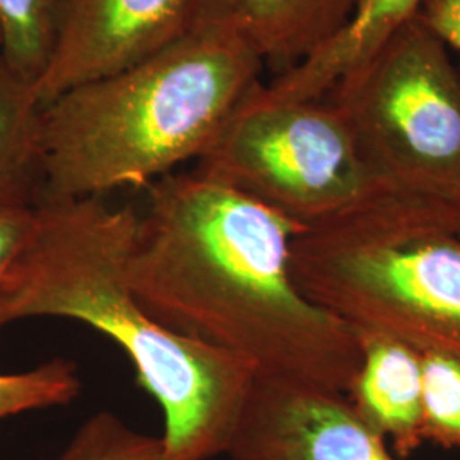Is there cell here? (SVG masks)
I'll return each mask as SVG.
<instances>
[{
    "label": "cell",
    "mask_w": 460,
    "mask_h": 460,
    "mask_svg": "<svg viewBox=\"0 0 460 460\" xmlns=\"http://www.w3.org/2000/svg\"><path fill=\"white\" fill-rule=\"evenodd\" d=\"M358 0H237L232 21L263 58L288 70L343 30Z\"/></svg>",
    "instance_id": "obj_11"
},
{
    "label": "cell",
    "mask_w": 460,
    "mask_h": 460,
    "mask_svg": "<svg viewBox=\"0 0 460 460\" xmlns=\"http://www.w3.org/2000/svg\"><path fill=\"white\" fill-rule=\"evenodd\" d=\"M237 0H197L195 24H214L229 21L234 14Z\"/></svg>",
    "instance_id": "obj_19"
},
{
    "label": "cell",
    "mask_w": 460,
    "mask_h": 460,
    "mask_svg": "<svg viewBox=\"0 0 460 460\" xmlns=\"http://www.w3.org/2000/svg\"><path fill=\"white\" fill-rule=\"evenodd\" d=\"M418 16L460 55V0H427Z\"/></svg>",
    "instance_id": "obj_18"
},
{
    "label": "cell",
    "mask_w": 460,
    "mask_h": 460,
    "mask_svg": "<svg viewBox=\"0 0 460 460\" xmlns=\"http://www.w3.org/2000/svg\"><path fill=\"white\" fill-rule=\"evenodd\" d=\"M427 0H358L343 30L264 85L273 98L323 99L345 74L416 16Z\"/></svg>",
    "instance_id": "obj_10"
},
{
    "label": "cell",
    "mask_w": 460,
    "mask_h": 460,
    "mask_svg": "<svg viewBox=\"0 0 460 460\" xmlns=\"http://www.w3.org/2000/svg\"><path fill=\"white\" fill-rule=\"evenodd\" d=\"M36 218L34 205L0 199V279L28 241Z\"/></svg>",
    "instance_id": "obj_17"
},
{
    "label": "cell",
    "mask_w": 460,
    "mask_h": 460,
    "mask_svg": "<svg viewBox=\"0 0 460 460\" xmlns=\"http://www.w3.org/2000/svg\"><path fill=\"white\" fill-rule=\"evenodd\" d=\"M33 230L0 279V329L66 317L113 340L164 414L169 460L226 454L254 382L246 365L163 326L130 287L138 226L132 205L104 197L43 199Z\"/></svg>",
    "instance_id": "obj_2"
},
{
    "label": "cell",
    "mask_w": 460,
    "mask_h": 460,
    "mask_svg": "<svg viewBox=\"0 0 460 460\" xmlns=\"http://www.w3.org/2000/svg\"><path fill=\"white\" fill-rule=\"evenodd\" d=\"M58 0H0L2 60L30 83L47 66Z\"/></svg>",
    "instance_id": "obj_13"
},
{
    "label": "cell",
    "mask_w": 460,
    "mask_h": 460,
    "mask_svg": "<svg viewBox=\"0 0 460 460\" xmlns=\"http://www.w3.org/2000/svg\"><path fill=\"white\" fill-rule=\"evenodd\" d=\"M195 9L197 0H58L49 62L33 84L40 106L167 49L193 28Z\"/></svg>",
    "instance_id": "obj_7"
},
{
    "label": "cell",
    "mask_w": 460,
    "mask_h": 460,
    "mask_svg": "<svg viewBox=\"0 0 460 460\" xmlns=\"http://www.w3.org/2000/svg\"><path fill=\"white\" fill-rule=\"evenodd\" d=\"M232 460H394L348 395L254 378L226 452Z\"/></svg>",
    "instance_id": "obj_8"
},
{
    "label": "cell",
    "mask_w": 460,
    "mask_h": 460,
    "mask_svg": "<svg viewBox=\"0 0 460 460\" xmlns=\"http://www.w3.org/2000/svg\"><path fill=\"white\" fill-rule=\"evenodd\" d=\"M197 163L198 174L302 229L345 214L380 188L329 101L273 98L263 83L239 102Z\"/></svg>",
    "instance_id": "obj_6"
},
{
    "label": "cell",
    "mask_w": 460,
    "mask_h": 460,
    "mask_svg": "<svg viewBox=\"0 0 460 460\" xmlns=\"http://www.w3.org/2000/svg\"><path fill=\"white\" fill-rule=\"evenodd\" d=\"M147 190L127 273L148 314L254 378L348 394L362 340L296 288L288 261L302 227L197 171Z\"/></svg>",
    "instance_id": "obj_1"
},
{
    "label": "cell",
    "mask_w": 460,
    "mask_h": 460,
    "mask_svg": "<svg viewBox=\"0 0 460 460\" xmlns=\"http://www.w3.org/2000/svg\"><path fill=\"white\" fill-rule=\"evenodd\" d=\"M288 264L296 288L358 338L460 362V226L450 201L378 188L298 230Z\"/></svg>",
    "instance_id": "obj_4"
},
{
    "label": "cell",
    "mask_w": 460,
    "mask_h": 460,
    "mask_svg": "<svg viewBox=\"0 0 460 460\" xmlns=\"http://www.w3.org/2000/svg\"><path fill=\"white\" fill-rule=\"evenodd\" d=\"M362 340V365L348 391L355 411L377 431L391 437L402 457L423 444L421 357L410 346L387 338Z\"/></svg>",
    "instance_id": "obj_9"
},
{
    "label": "cell",
    "mask_w": 460,
    "mask_h": 460,
    "mask_svg": "<svg viewBox=\"0 0 460 460\" xmlns=\"http://www.w3.org/2000/svg\"><path fill=\"white\" fill-rule=\"evenodd\" d=\"M263 66L229 19L193 26L147 60L51 99L40 110L38 201L148 188L198 161L261 84Z\"/></svg>",
    "instance_id": "obj_3"
},
{
    "label": "cell",
    "mask_w": 460,
    "mask_h": 460,
    "mask_svg": "<svg viewBox=\"0 0 460 460\" xmlns=\"http://www.w3.org/2000/svg\"><path fill=\"white\" fill-rule=\"evenodd\" d=\"M0 57H2V30H0Z\"/></svg>",
    "instance_id": "obj_21"
},
{
    "label": "cell",
    "mask_w": 460,
    "mask_h": 460,
    "mask_svg": "<svg viewBox=\"0 0 460 460\" xmlns=\"http://www.w3.org/2000/svg\"><path fill=\"white\" fill-rule=\"evenodd\" d=\"M452 205H454V212H456V217H457V222H459L460 226V197Z\"/></svg>",
    "instance_id": "obj_20"
},
{
    "label": "cell",
    "mask_w": 460,
    "mask_h": 460,
    "mask_svg": "<svg viewBox=\"0 0 460 460\" xmlns=\"http://www.w3.org/2000/svg\"><path fill=\"white\" fill-rule=\"evenodd\" d=\"M40 110L33 84L0 58V199L22 205L40 199Z\"/></svg>",
    "instance_id": "obj_12"
},
{
    "label": "cell",
    "mask_w": 460,
    "mask_h": 460,
    "mask_svg": "<svg viewBox=\"0 0 460 460\" xmlns=\"http://www.w3.org/2000/svg\"><path fill=\"white\" fill-rule=\"evenodd\" d=\"M47 460H169L164 442L110 411L87 418L66 448Z\"/></svg>",
    "instance_id": "obj_14"
},
{
    "label": "cell",
    "mask_w": 460,
    "mask_h": 460,
    "mask_svg": "<svg viewBox=\"0 0 460 460\" xmlns=\"http://www.w3.org/2000/svg\"><path fill=\"white\" fill-rule=\"evenodd\" d=\"M380 188L460 197V74L421 17L408 19L324 96Z\"/></svg>",
    "instance_id": "obj_5"
},
{
    "label": "cell",
    "mask_w": 460,
    "mask_h": 460,
    "mask_svg": "<svg viewBox=\"0 0 460 460\" xmlns=\"http://www.w3.org/2000/svg\"><path fill=\"white\" fill-rule=\"evenodd\" d=\"M421 433L425 442L460 447V362L423 353Z\"/></svg>",
    "instance_id": "obj_16"
},
{
    "label": "cell",
    "mask_w": 460,
    "mask_h": 460,
    "mask_svg": "<svg viewBox=\"0 0 460 460\" xmlns=\"http://www.w3.org/2000/svg\"><path fill=\"white\" fill-rule=\"evenodd\" d=\"M81 393L75 365L53 358L17 374H0V420L22 412L66 406Z\"/></svg>",
    "instance_id": "obj_15"
}]
</instances>
